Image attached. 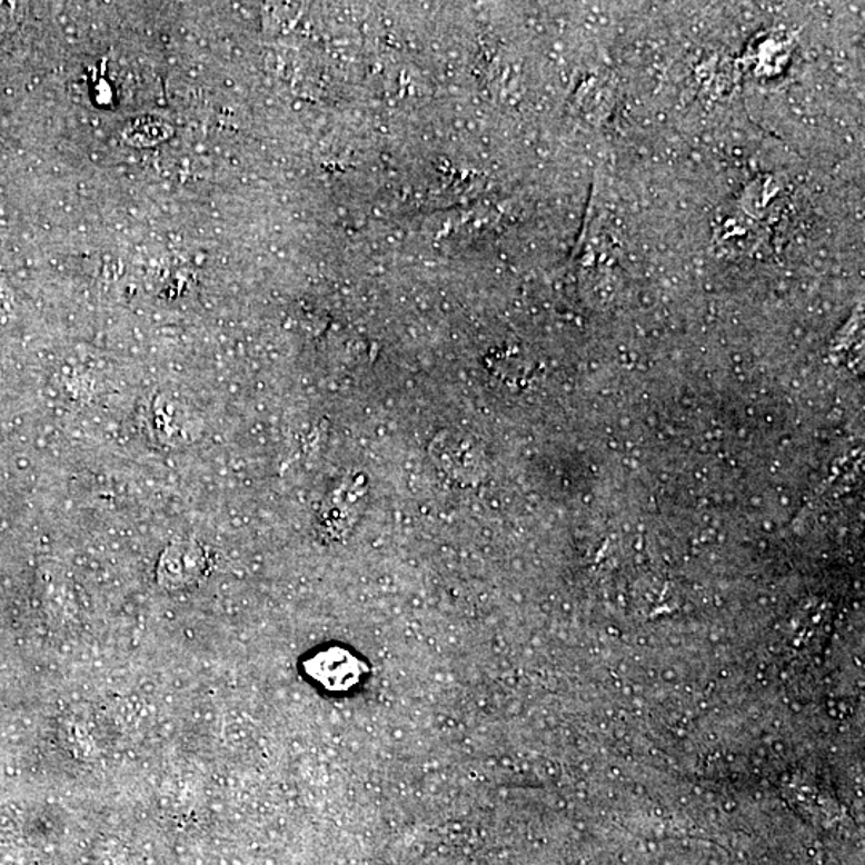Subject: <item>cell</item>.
Listing matches in <instances>:
<instances>
[{
    "mask_svg": "<svg viewBox=\"0 0 865 865\" xmlns=\"http://www.w3.org/2000/svg\"><path fill=\"white\" fill-rule=\"evenodd\" d=\"M173 127L156 116H141L127 123L122 138L136 148H149L172 137Z\"/></svg>",
    "mask_w": 865,
    "mask_h": 865,
    "instance_id": "cell-1",
    "label": "cell"
}]
</instances>
